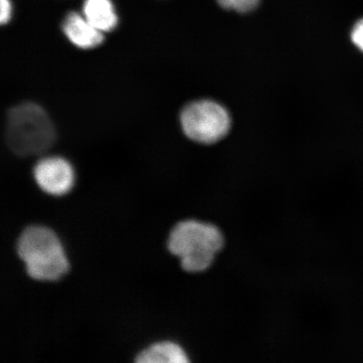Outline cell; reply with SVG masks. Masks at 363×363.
Returning a JSON list of instances; mask_svg holds the SVG:
<instances>
[{"instance_id":"6da1fadb","label":"cell","mask_w":363,"mask_h":363,"mask_svg":"<svg viewBox=\"0 0 363 363\" xmlns=\"http://www.w3.org/2000/svg\"><path fill=\"white\" fill-rule=\"evenodd\" d=\"M15 252L26 274L39 282H54L67 274L69 261L60 238L52 229L30 225L21 230Z\"/></svg>"},{"instance_id":"7a4b0ae2","label":"cell","mask_w":363,"mask_h":363,"mask_svg":"<svg viewBox=\"0 0 363 363\" xmlns=\"http://www.w3.org/2000/svg\"><path fill=\"white\" fill-rule=\"evenodd\" d=\"M225 240L215 225L196 220H184L170 230L167 249L179 258L182 269L199 274L210 269L224 247Z\"/></svg>"},{"instance_id":"3957f363","label":"cell","mask_w":363,"mask_h":363,"mask_svg":"<svg viewBox=\"0 0 363 363\" xmlns=\"http://www.w3.org/2000/svg\"><path fill=\"white\" fill-rule=\"evenodd\" d=\"M6 143L13 152L21 157L42 154L55 142V129L42 107L24 103L8 113Z\"/></svg>"},{"instance_id":"277c9868","label":"cell","mask_w":363,"mask_h":363,"mask_svg":"<svg viewBox=\"0 0 363 363\" xmlns=\"http://www.w3.org/2000/svg\"><path fill=\"white\" fill-rule=\"evenodd\" d=\"M181 124L186 135L201 143H217L228 133L230 119L220 104L210 101L189 104L181 115Z\"/></svg>"},{"instance_id":"5b68a950","label":"cell","mask_w":363,"mask_h":363,"mask_svg":"<svg viewBox=\"0 0 363 363\" xmlns=\"http://www.w3.org/2000/svg\"><path fill=\"white\" fill-rule=\"evenodd\" d=\"M34 179L38 187L52 196L67 194L74 185V171L70 163L62 157H45L36 163Z\"/></svg>"},{"instance_id":"8992f818","label":"cell","mask_w":363,"mask_h":363,"mask_svg":"<svg viewBox=\"0 0 363 363\" xmlns=\"http://www.w3.org/2000/svg\"><path fill=\"white\" fill-rule=\"evenodd\" d=\"M62 30L70 42L79 48H96L104 40L103 33L95 28L84 16L77 13L67 16Z\"/></svg>"},{"instance_id":"52a82bcc","label":"cell","mask_w":363,"mask_h":363,"mask_svg":"<svg viewBox=\"0 0 363 363\" xmlns=\"http://www.w3.org/2000/svg\"><path fill=\"white\" fill-rule=\"evenodd\" d=\"M135 363H187L188 354L179 344L172 340H162L149 344L135 354Z\"/></svg>"},{"instance_id":"ba28073f","label":"cell","mask_w":363,"mask_h":363,"mask_svg":"<svg viewBox=\"0 0 363 363\" xmlns=\"http://www.w3.org/2000/svg\"><path fill=\"white\" fill-rule=\"evenodd\" d=\"M84 15L101 33L111 31L117 25L118 18L111 0H86Z\"/></svg>"},{"instance_id":"9c48e42d","label":"cell","mask_w":363,"mask_h":363,"mask_svg":"<svg viewBox=\"0 0 363 363\" xmlns=\"http://www.w3.org/2000/svg\"><path fill=\"white\" fill-rule=\"evenodd\" d=\"M217 1L226 10L247 13L254 10L261 0H217Z\"/></svg>"},{"instance_id":"30bf717a","label":"cell","mask_w":363,"mask_h":363,"mask_svg":"<svg viewBox=\"0 0 363 363\" xmlns=\"http://www.w3.org/2000/svg\"><path fill=\"white\" fill-rule=\"evenodd\" d=\"M351 38L354 45L363 52V19L358 21L353 26Z\"/></svg>"},{"instance_id":"8fae6325","label":"cell","mask_w":363,"mask_h":363,"mask_svg":"<svg viewBox=\"0 0 363 363\" xmlns=\"http://www.w3.org/2000/svg\"><path fill=\"white\" fill-rule=\"evenodd\" d=\"M1 13H0V21L2 24H6L11 20L12 13V6L10 0H0Z\"/></svg>"}]
</instances>
